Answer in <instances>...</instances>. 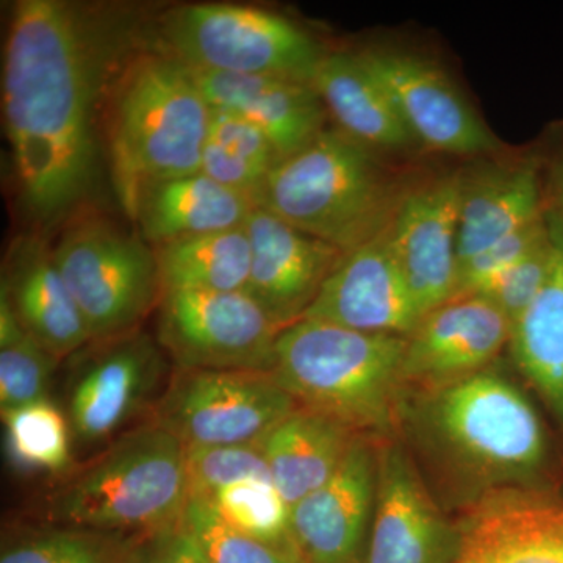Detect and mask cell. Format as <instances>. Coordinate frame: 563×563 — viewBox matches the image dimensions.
Masks as SVG:
<instances>
[{
  "instance_id": "obj_23",
  "label": "cell",
  "mask_w": 563,
  "mask_h": 563,
  "mask_svg": "<svg viewBox=\"0 0 563 563\" xmlns=\"http://www.w3.org/2000/svg\"><path fill=\"white\" fill-rule=\"evenodd\" d=\"M310 81L333 128L366 150L395 162L421 151L357 51H325Z\"/></svg>"
},
{
  "instance_id": "obj_24",
  "label": "cell",
  "mask_w": 563,
  "mask_h": 563,
  "mask_svg": "<svg viewBox=\"0 0 563 563\" xmlns=\"http://www.w3.org/2000/svg\"><path fill=\"white\" fill-rule=\"evenodd\" d=\"M258 203L201 172L152 185L141 195L133 220L152 247L243 228Z\"/></svg>"
},
{
  "instance_id": "obj_14",
  "label": "cell",
  "mask_w": 563,
  "mask_h": 563,
  "mask_svg": "<svg viewBox=\"0 0 563 563\" xmlns=\"http://www.w3.org/2000/svg\"><path fill=\"white\" fill-rule=\"evenodd\" d=\"M422 317L457 295L459 166L415 173L387 229Z\"/></svg>"
},
{
  "instance_id": "obj_10",
  "label": "cell",
  "mask_w": 563,
  "mask_h": 563,
  "mask_svg": "<svg viewBox=\"0 0 563 563\" xmlns=\"http://www.w3.org/2000/svg\"><path fill=\"white\" fill-rule=\"evenodd\" d=\"M296 407L273 373L176 369L152 422L185 448L255 444Z\"/></svg>"
},
{
  "instance_id": "obj_26",
  "label": "cell",
  "mask_w": 563,
  "mask_h": 563,
  "mask_svg": "<svg viewBox=\"0 0 563 563\" xmlns=\"http://www.w3.org/2000/svg\"><path fill=\"white\" fill-rule=\"evenodd\" d=\"M550 218L553 268L536 301L514 322L509 346L526 383L563 428V229L553 214Z\"/></svg>"
},
{
  "instance_id": "obj_12",
  "label": "cell",
  "mask_w": 563,
  "mask_h": 563,
  "mask_svg": "<svg viewBox=\"0 0 563 563\" xmlns=\"http://www.w3.org/2000/svg\"><path fill=\"white\" fill-rule=\"evenodd\" d=\"M357 54L390 96L421 150L466 158L504 150L498 136L432 58L384 44L362 47Z\"/></svg>"
},
{
  "instance_id": "obj_8",
  "label": "cell",
  "mask_w": 563,
  "mask_h": 563,
  "mask_svg": "<svg viewBox=\"0 0 563 563\" xmlns=\"http://www.w3.org/2000/svg\"><path fill=\"white\" fill-rule=\"evenodd\" d=\"M91 342L139 331L161 301L154 250L106 218L70 221L52 247Z\"/></svg>"
},
{
  "instance_id": "obj_30",
  "label": "cell",
  "mask_w": 563,
  "mask_h": 563,
  "mask_svg": "<svg viewBox=\"0 0 563 563\" xmlns=\"http://www.w3.org/2000/svg\"><path fill=\"white\" fill-rule=\"evenodd\" d=\"M135 542L136 537L55 526L5 544L0 563H129Z\"/></svg>"
},
{
  "instance_id": "obj_3",
  "label": "cell",
  "mask_w": 563,
  "mask_h": 563,
  "mask_svg": "<svg viewBox=\"0 0 563 563\" xmlns=\"http://www.w3.org/2000/svg\"><path fill=\"white\" fill-rule=\"evenodd\" d=\"M106 107L111 177L133 220L152 185L201 172L211 107L191 69L161 47L125 62Z\"/></svg>"
},
{
  "instance_id": "obj_16",
  "label": "cell",
  "mask_w": 563,
  "mask_h": 563,
  "mask_svg": "<svg viewBox=\"0 0 563 563\" xmlns=\"http://www.w3.org/2000/svg\"><path fill=\"white\" fill-rule=\"evenodd\" d=\"M501 151L459 166V266L547 217L543 163Z\"/></svg>"
},
{
  "instance_id": "obj_34",
  "label": "cell",
  "mask_w": 563,
  "mask_h": 563,
  "mask_svg": "<svg viewBox=\"0 0 563 563\" xmlns=\"http://www.w3.org/2000/svg\"><path fill=\"white\" fill-rule=\"evenodd\" d=\"M555 236L551 222V231L543 240H540L531 251L526 252L523 257L493 282L490 287L477 292L501 310L510 322V329L542 291L553 268Z\"/></svg>"
},
{
  "instance_id": "obj_7",
  "label": "cell",
  "mask_w": 563,
  "mask_h": 563,
  "mask_svg": "<svg viewBox=\"0 0 563 563\" xmlns=\"http://www.w3.org/2000/svg\"><path fill=\"white\" fill-rule=\"evenodd\" d=\"M161 49L191 70L312 80L325 51L295 22L257 7L192 3L166 14Z\"/></svg>"
},
{
  "instance_id": "obj_40",
  "label": "cell",
  "mask_w": 563,
  "mask_h": 563,
  "mask_svg": "<svg viewBox=\"0 0 563 563\" xmlns=\"http://www.w3.org/2000/svg\"><path fill=\"white\" fill-rule=\"evenodd\" d=\"M561 125H562V131H563V121H562V124H561Z\"/></svg>"
},
{
  "instance_id": "obj_38",
  "label": "cell",
  "mask_w": 563,
  "mask_h": 563,
  "mask_svg": "<svg viewBox=\"0 0 563 563\" xmlns=\"http://www.w3.org/2000/svg\"><path fill=\"white\" fill-rule=\"evenodd\" d=\"M201 173L229 190L250 196L257 203L263 185L268 177V174L262 173L261 169L209 140L202 152Z\"/></svg>"
},
{
  "instance_id": "obj_2",
  "label": "cell",
  "mask_w": 563,
  "mask_h": 563,
  "mask_svg": "<svg viewBox=\"0 0 563 563\" xmlns=\"http://www.w3.org/2000/svg\"><path fill=\"white\" fill-rule=\"evenodd\" d=\"M454 501L476 509L509 493L550 492L553 448L531 399L495 366L406 388L398 433Z\"/></svg>"
},
{
  "instance_id": "obj_1",
  "label": "cell",
  "mask_w": 563,
  "mask_h": 563,
  "mask_svg": "<svg viewBox=\"0 0 563 563\" xmlns=\"http://www.w3.org/2000/svg\"><path fill=\"white\" fill-rule=\"evenodd\" d=\"M102 52L79 9L21 0L3 46L2 111L22 206L35 220L69 213L95 180Z\"/></svg>"
},
{
  "instance_id": "obj_6",
  "label": "cell",
  "mask_w": 563,
  "mask_h": 563,
  "mask_svg": "<svg viewBox=\"0 0 563 563\" xmlns=\"http://www.w3.org/2000/svg\"><path fill=\"white\" fill-rule=\"evenodd\" d=\"M188 499L185 446L151 421L62 477L46 514L57 526L139 537L179 523Z\"/></svg>"
},
{
  "instance_id": "obj_35",
  "label": "cell",
  "mask_w": 563,
  "mask_h": 563,
  "mask_svg": "<svg viewBox=\"0 0 563 563\" xmlns=\"http://www.w3.org/2000/svg\"><path fill=\"white\" fill-rule=\"evenodd\" d=\"M551 231L550 213L528 228L493 244L459 266L457 295H477L490 287L514 263L532 250Z\"/></svg>"
},
{
  "instance_id": "obj_13",
  "label": "cell",
  "mask_w": 563,
  "mask_h": 563,
  "mask_svg": "<svg viewBox=\"0 0 563 563\" xmlns=\"http://www.w3.org/2000/svg\"><path fill=\"white\" fill-rule=\"evenodd\" d=\"M462 525L448 520L398 439L377 440L376 504L363 563H454Z\"/></svg>"
},
{
  "instance_id": "obj_32",
  "label": "cell",
  "mask_w": 563,
  "mask_h": 563,
  "mask_svg": "<svg viewBox=\"0 0 563 563\" xmlns=\"http://www.w3.org/2000/svg\"><path fill=\"white\" fill-rule=\"evenodd\" d=\"M58 362L27 332L0 343V413L49 398Z\"/></svg>"
},
{
  "instance_id": "obj_9",
  "label": "cell",
  "mask_w": 563,
  "mask_h": 563,
  "mask_svg": "<svg viewBox=\"0 0 563 563\" xmlns=\"http://www.w3.org/2000/svg\"><path fill=\"white\" fill-rule=\"evenodd\" d=\"M157 342L176 369L273 373L284 325L246 291L162 292Z\"/></svg>"
},
{
  "instance_id": "obj_17",
  "label": "cell",
  "mask_w": 563,
  "mask_h": 563,
  "mask_svg": "<svg viewBox=\"0 0 563 563\" xmlns=\"http://www.w3.org/2000/svg\"><path fill=\"white\" fill-rule=\"evenodd\" d=\"M421 318L385 231L344 255L301 320L409 336Z\"/></svg>"
},
{
  "instance_id": "obj_36",
  "label": "cell",
  "mask_w": 563,
  "mask_h": 563,
  "mask_svg": "<svg viewBox=\"0 0 563 563\" xmlns=\"http://www.w3.org/2000/svg\"><path fill=\"white\" fill-rule=\"evenodd\" d=\"M209 141L268 176L280 162L268 136L231 111L211 109Z\"/></svg>"
},
{
  "instance_id": "obj_39",
  "label": "cell",
  "mask_w": 563,
  "mask_h": 563,
  "mask_svg": "<svg viewBox=\"0 0 563 563\" xmlns=\"http://www.w3.org/2000/svg\"><path fill=\"white\" fill-rule=\"evenodd\" d=\"M543 176L548 211L563 229V147L550 162L543 163Z\"/></svg>"
},
{
  "instance_id": "obj_21",
  "label": "cell",
  "mask_w": 563,
  "mask_h": 563,
  "mask_svg": "<svg viewBox=\"0 0 563 563\" xmlns=\"http://www.w3.org/2000/svg\"><path fill=\"white\" fill-rule=\"evenodd\" d=\"M211 109L231 111L261 129L279 158L288 157L325 129L328 111L312 81L279 76L191 70Z\"/></svg>"
},
{
  "instance_id": "obj_5",
  "label": "cell",
  "mask_w": 563,
  "mask_h": 563,
  "mask_svg": "<svg viewBox=\"0 0 563 563\" xmlns=\"http://www.w3.org/2000/svg\"><path fill=\"white\" fill-rule=\"evenodd\" d=\"M407 336L299 320L282 331L273 376L298 402L374 440L395 439Z\"/></svg>"
},
{
  "instance_id": "obj_18",
  "label": "cell",
  "mask_w": 563,
  "mask_h": 563,
  "mask_svg": "<svg viewBox=\"0 0 563 563\" xmlns=\"http://www.w3.org/2000/svg\"><path fill=\"white\" fill-rule=\"evenodd\" d=\"M244 229L251 244L247 292L287 328L301 320L346 252L262 207L252 210Z\"/></svg>"
},
{
  "instance_id": "obj_19",
  "label": "cell",
  "mask_w": 563,
  "mask_h": 563,
  "mask_svg": "<svg viewBox=\"0 0 563 563\" xmlns=\"http://www.w3.org/2000/svg\"><path fill=\"white\" fill-rule=\"evenodd\" d=\"M510 342V322L481 295L455 296L407 336L406 388L435 387L493 365Z\"/></svg>"
},
{
  "instance_id": "obj_37",
  "label": "cell",
  "mask_w": 563,
  "mask_h": 563,
  "mask_svg": "<svg viewBox=\"0 0 563 563\" xmlns=\"http://www.w3.org/2000/svg\"><path fill=\"white\" fill-rule=\"evenodd\" d=\"M129 563H211L195 533L185 525L168 526L162 531L136 537Z\"/></svg>"
},
{
  "instance_id": "obj_15",
  "label": "cell",
  "mask_w": 563,
  "mask_h": 563,
  "mask_svg": "<svg viewBox=\"0 0 563 563\" xmlns=\"http://www.w3.org/2000/svg\"><path fill=\"white\" fill-rule=\"evenodd\" d=\"M377 488V440L358 435L336 473L291 507L301 563H363Z\"/></svg>"
},
{
  "instance_id": "obj_11",
  "label": "cell",
  "mask_w": 563,
  "mask_h": 563,
  "mask_svg": "<svg viewBox=\"0 0 563 563\" xmlns=\"http://www.w3.org/2000/svg\"><path fill=\"white\" fill-rule=\"evenodd\" d=\"M73 357L65 412L74 442L85 446L113 442L165 390V352L140 329L88 343Z\"/></svg>"
},
{
  "instance_id": "obj_4",
  "label": "cell",
  "mask_w": 563,
  "mask_h": 563,
  "mask_svg": "<svg viewBox=\"0 0 563 563\" xmlns=\"http://www.w3.org/2000/svg\"><path fill=\"white\" fill-rule=\"evenodd\" d=\"M415 173L325 128L274 166L258 207L347 254L387 231Z\"/></svg>"
},
{
  "instance_id": "obj_25",
  "label": "cell",
  "mask_w": 563,
  "mask_h": 563,
  "mask_svg": "<svg viewBox=\"0 0 563 563\" xmlns=\"http://www.w3.org/2000/svg\"><path fill=\"white\" fill-rule=\"evenodd\" d=\"M357 437L328 415L298 406L258 444L277 490L292 507L331 479Z\"/></svg>"
},
{
  "instance_id": "obj_20",
  "label": "cell",
  "mask_w": 563,
  "mask_h": 563,
  "mask_svg": "<svg viewBox=\"0 0 563 563\" xmlns=\"http://www.w3.org/2000/svg\"><path fill=\"white\" fill-rule=\"evenodd\" d=\"M461 525L454 563H563V499L553 493L499 496Z\"/></svg>"
},
{
  "instance_id": "obj_29",
  "label": "cell",
  "mask_w": 563,
  "mask_h": 563,
  "mask_svg": "<svg viewBox=\"0 0 563 563\" xmlns=\"http://www.w3.org/2000/svg\"><path fill=\"white\" fill-rule=\"evenodd\" d=\"M203 503L209 504L229 528L298 558L291 537V506L273 481L252 479L228 485Z\"/></svg>"
},
{
  "instance_id": "obj_33",
  "label": "cell",
  "mask_w": 563,
  "mask_h": 563,
  "mask_svg": "<svg viewBox=\"0 0 563 563\" xmlns=\"http://www.w3.org/2000/svg\"><path fill=\"white\" fill-rule=\"evenodd\" d=\"M184 521L202 544L211 563H301L295 554L229 528L209 504L198 499L188 501Z\"/></svg>"
},
{
  "instance_id": "obj_22",
  "label": "cell",
  "mask_w": 563,
  "mask_h": 563,
  "mask_svg": "<svg viewBox=\"0 0 563 563\" xmlns=\"http://www.w3.org/2000/svg\"><path fill=\"white\" fill-rule=\"evenodd\" d=\"M0 291L5 292L24 331L58 361L73 357L91 343L84 314L63 279L52 247L43 240L27 236L11 244Z\"/></svg>"
},
{
  "instance_id": "obj_27",
  "label": "cell",
  "mask_w": 563,
  "mask_h": 563,
  "mask_svg": "<svg viewBox=\"0 0 563 563\" xmlns=\"http://www.w3.org/2000/svg\"><path fill=\"white\" fill-rule=\"evenodd\" d=\"M162 292L246 291L251 244L246 229L188 236L152 247Z\"/></svg>"
},
{
  "instance_id": "obj_28",
  "label": "cell",
  "mask_w": 563,
  "mask_h": 563,
  "mask_svg": "<svg viewBox=\"0 0 563 563\" xmlns=\"http://www.w3.org/2000/svg\"><path fill=\"white\" fill-rule=\"evenodd\" d=\"M5 448L18 472L65 477L73 472V429L51 398L2 413Z\"/></svg>"
},
{
  "instance_id": "obj_31",
  "label": "cell",
  "mask_w": 563,
  "mask_h": 563,
  "mask_svg": "<svg viewBox=\"0 0 563 563\" xmlns=\"http://www.w3.org/2000/svg\"><path fill=\"white\" fill-rule=\"evenodd\" d=\"M185 473L188 498L198 501H207L228 485L252 479L273 481L258 443L185 448Z\"/></svg>"
}]
</instances>
